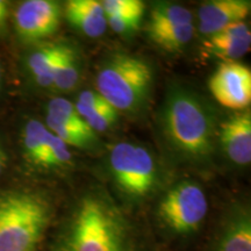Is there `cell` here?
<instances>
[{
  "label": "cell",
  "instance_id": "cell-1",
  "mask_svg": "<svg viewBox=\"0 0 251 251\" xmlns=\"http://www.w3.org/2000/svg\"><path fill=\"white\" fill-rule=\"evenodd\" d=\"M52 251H137L129 222L100 191L86 193L56 241Z\"/></svg>",
  "mask_w": 251,
  "mask_h": 251
},
{
  "label": "cell",
  "instance_id": "cell-2",
  "mask_svg": "<svg viewBox=\"0 0 251 251\" xmlns=\"http://www.w3.org/2000/svg\"><path fill=\"white\" fill-rule=\"evenodd\" d=\"M161 119L165 139L178 153L194 162L206 161L212 156L215 148V119L199 96L184 87L171 89Z\"/></svg>",
  "mask_w": 251,
  "mask_h": 251
},
{
  "label": "cell",
  "instance_id": "cell-3",
  "mask_svg": "<svg viewBox=\"0 0 251 251\" xmlns=\"http://www.w3.org/2000/svg\"><path fill=\"white\" fill-rule=\"evenodd\" d=\"M49 199L33 190L0 193V251H35L51 220Z\"/></svg>",
  "mask_w": 251,
  "mask_h": 251
},
{
  "label": "cell",
  "instance_id": "cell-4",
  "mask_svg": "<svg viewBox=\"0 0 251 251\" xmlns=\"http://www.w3.org/2000/svg\"><path fill=\"white\" fill-rule=\"evenodd\" d=\"M152 80V68L146 59L114 54L100 67L96 89L118 112H135L148 99Z\"/></svg>",
  "mask_w": 251,
  "mask_h": 251
},
{
  "label": "cell",
  "instance_id": "cell-5",
  "mask_svg": "<svg viewBox=\"0 0 251 251\" xmlns=\"http://www.w3.org/2000/svg\"><path fill=\"white\" fill-rule=\"evenodd\" d=\"M109 166L115 181L131 197H144L155 186L156 163L151 153L139 144L119 142L109 153Z\"/></svg>",
  "mask_w": 251,
  "mask_h": 251
},
{
  "label": "cell",
  "instance_id": "cell-6",
  "mask_svg": "<svg viewBox=\"0 0 251 251\" xmlns=\"http://www.w3.org/2000/svg\"><path fill=\"white\" fill-rule=\"evenodd\" d=\"M208 212V201L201 186L186 180L177 184L162 198L158 215L166 227L177 234L196 231Z\"/></svg>",
  "mask_w": 251,
  "mask_h": 251
},
{
  "label": "cell",
  "instance_id": "cell-7",
  "mask_svg": "<svg viewBox=\"0 0 251 251\" xmlns=\"http://www.w3.org/2000/svg\"><path fill=\"white\" fill-rule=\"evenodd\" d=\"M208 87L220 105L247 109L251 102V71L242 63L222 62L208 80Z\"/></svg>",
  "mask_w": 251,
  "mask_h": 251
},
{
  "label": "cell",
  "instance_id": "cell-8",
  "mask_svg": "<svg viewBox=\"0 0 251 251\" xmlns=\"http://www.w3.org/2000/svg\"><path fill=\"white\" fill-rule=\"evenodd\" d=\"M61 17L62 8L57 1L27 0L15 11V30L24 42H37L55 34Z\"/></svg>",
  "mask_w": 251,
  "mask_h": 251
},
{
  "label": "cell",
  "instance_id": "cell-9",
  "mask_svg": "<svg viewBox=\"0 0 251 251\" xmlns=\"http://www.w3.org/2000/svg\"><path fill=\"white\" fill-rule=\"evenodd\" d=\"M219 140L226 155L237 165L251 162V114L249 108L235 113L220 126Z\"/></svg>",
  "mask_w": 251,
  "mask_h": 251
},
{
  "label": "cell",
  "instance_id": "cell-10",
  "mask_svg": "<svg viewBox=\"0 0 251 251\" xmlns=\"http://www.w3.org/2000/svg\"><path fill=\"white\" fill-rule=\"evenodd\" d=\"M250 1L246 0H211L199 7V30L212 36L229 25L244 21L250 13Z\"/></svg>",
  "mask_w": 251,
  "mask_h": 251
},
{
  "label": "cell",
  "instance_id": "cell-11",
  "mask_svg": "<svg viewBox=\"0 0 251 251\" xmlns=\"http://www.w3.org/2000/svg\"><path fill=\"white\" fill-rule=\"evenodd\" d=\"M205 47L209 54L225 62H235L250 51L251 33L246 21L231 24L208 36Z\"/></svg>",
  "mask_w": 251,
  "mask_h": 251
},
{
  "label": "cell",
  "instance_id": "cell-12",
  "mask_svg": "<svg viewBox=\"0 0 251 251\" xmlns=\"http://www.w3.org/2000/svg\"><path fill=\"white\" fill-rule=\"evenodd\" d=\"M215 251H251V215L244 206H235L225 219Z\"/></svg>",
  "mask_w": 251,
  "mask_h": 251
},
{
  "label": "cell",
  "instance_id": "cell-13",
  "mask_svg": "<svg viewBox=\"0 0 251 251\" xmlns=\"http://www.w3.org/2000/svg\"><path fill=\"white\" fill-rule=\"evenodd\" d=\"M64 14L72 27L89 37L101 36L107 28L105 11L97 0H70L65 4Z\"/></svg>",
  "mask_w": 251,
  "mask_h": 251
},
{
  "label": "cell",
  "instance_id": "cell-14",
  "mask_svg": "<svg viewBox=\"0 0 251 251\" xmlns=\"http://www.w3.org/2000/svg\"><path fill=\"white\" fill-rule=\"evenodd\" d=\"M64 43H47L30 52L27 67L36 84L41 87H52L54 74L61 57Z\"/></svg>",
  "mask_w": 251,
  "mask_h": 251
},
{
  "label": "cell",
  "instance_id": "cell-15",
  "mask_svg": "<svg viewBox=\"0 0 251 251\" xmlns=\"http://www.w3.org/2000/svg\"><path fill=\"white\" fill-rule=\"evenodd\" d=\"M80 57L76 48L64 43L61 57L56 65L52 87L62 92L74 90L80 78Z\"/></svg>",
  "mask_w": 251,
  "mask_h": 251
},
{
  "label": "cell",
  "instance_id": "cell-16",
  "mask_svg": "<svg viewBox=\"0 0 251 251\" xmlns=\"http://www.w3.org/2000/svg\"><path fill=\"white\" fill-rule=\"evenodd\" d=\"M50 133L61 139L67 146L77 147L81 149H90L97 143V133L91 129L89 126H77L56 120L54 118L47 117V125Z\"/></svg>",
  "mask_w": 251,
  "mask_h": 251
},
{
  "label": "cell",
  "instance_id": "cell-17",
  "mask_svg": "<svg viewBox=\"0 0 251 251\" xmlns=\"http://www.w3.org/2000/svg\"><path fill=\"white\" fill-rule=\"evenodd\" d=\"M188 24H192V13L187 8L177 4L161 2L153 6L150 12L148 30L164 29Z\"/></svg>",
  "mask_w": 251,
  "mask_h": 251
},
{
  "label": "cell",
  "instance_id": "cell-18",
  "mask_svg": "<svg viewBox=\"0 0 251 251\" xmlns=\"http://www.w3.org/2000/svg\"><path fill=\"white\" fill-rule=\"evenodd\" d=\"M50 131L46 125L37 120H29L24 131V149L26 158L34 165H41L43 153L48 144Z\"/></svg>",
  "mask_w": 251,
  "mask_h": 251
},
{
  "label": "cell",
  "instance_id": "cell-19",
  "mask_svg": "<svg viewBox=\"0 0 251 251\" xmlns=\"http://www.w3.org/2000/svg\"><path fill=\"white\" fill-rule=\"evenodd\" d=\"M150 39L159 48L166 51H180L194 36V26L192 24L183 25V26L164 28V29L148 30Z\"/></svg>",
  "mask_w": 251,
  "mask_h": 251
},
{
  "label": "cell",
  "instance_id": "cell-20",
  "mask_svg": "<svg viewBox=\"0 0 251 251\" xmlns=\"http://www.w3.org/2000/svg\"><path fill=\"white\" fill-rule=\"evenodd\" d=\"M106 17H118L141 23L146 6L141 0H103Z\"/></svg>",
  "mask_w": 251,
  "mask_h": 251
},
{
  "label": "cell",
  "instance_id": "cell-21",
  "mask_svg": "<svg viewBox=\"0 0 251 251\" xmlns=\"http://www.w3.org/2000/svg\"><path fill=\"white\" fill-rule=\"evenodd\" d=\"M72 155L67 146L56 135L50 133L46 151L43 153L40 166L43 168H61L71 162Z\"/></svg>",
  "mask_w": 251,
  "mask_h": 251
},
{
  "label": "cell",
  "instance_id": "cell-22",
  "mask_svg": "<svg viewBox=\"0 0 251 251\" xmlns=\"http://www.w3.org/2000/svg\"><path fill=\"white\" fill-rule=\"evenodd\" d=\"M47 117L54 118L56 120L68 122L77 126H87L77 112L75 103L67 99L55 98L50 100L47 106Z\"/></svg>",
  "mask_w": 251,
  "mask_h": 251
},
{
  "label": "cell",
  "instance_id": "cell-23",
  "mask_svg": "<svg viewBox=\"0 0 251 251\" xmlns=\"http://www.w3.org/2000/svg\"><path fill=\"white\" fill-rule=\"evenodd\" d=\"M118 118L119 112L113 107L102 109V111L98 112L86 113V114L81 115V119L85 121V124L89 126L94 133L107 130L118 120Z\"/></svg>",
  "mask_w": 251,
  "mask_h": 251
},
{
  "label": "cell",
  "instance_id": "cell-24",
  "mask_svg": "<svg viewBox=\"0 0 251 251\" xmlns=\"http://www.w3.org/2000/svg\"><path fill=\"white\" fill-rule=\"evenodd\" d=\"M107 18V26L112 28L118 34H129L137 30L141 23L133 20H127L118 17H106Z\"/></svg>",
  "mask_w": 251,
  "mask_h": 251
},
{
  "label": "cell",
  "instance_id": "cell-25",
  "mask_svg": "<svg viewBox=\"0 0 251 251\" xmlns=\"http://www.w3.org/2000/svg\"><path fill=\"white\" fill-rule=\"evenodd\" d=\"M8 18V2L0 0V35L4 33L7 25Z\"/></svg>",
  "mask_w": 251,
  "mask_h": 251
},
{
  "label": "cell",
  "instance_id": "cell-26",
  "mask_svg": "<svg viewBox=\"0 0 251 251\" xmlns=\"http://www.w3.org/2000/svg\"><path fill=\"white\" fill-rule=\"evenodd\" d=\"M6 163H7V156H6V152L4 148H2V144L0 143V175L4 171Z\"/></svg>",
  "mask_w": 251,
  "mask_h": 251
},
{
  "label": "cell",
  "instance_id": "cell-27",
  "mask_svg": "<svg viewBox=\"0 0 251 251\" xmlns=\"http://www.w3.org/2000/svg\"><path fill=\"white\" fill-rule=\"evenodd\" d=\"M0 78H1V67H0Z\"/></svg>",
  "mask_w": 251,
  "mask_h": 251
}]
</instances>
